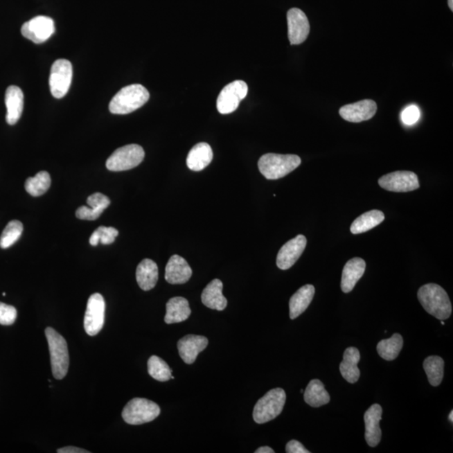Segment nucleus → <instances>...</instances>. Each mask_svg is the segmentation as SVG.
Here are the masks:
<instances>
[{
    "label": "nucleus",
    "mask_w": 453,
    "mask_h": 453,
    "mask_svg": "<svg viewBox=\"0 0 453 453\" xmlns=\"http://www.w3.org/2000/svg\"><path fill=\"white\" fill-rule=\"evenodd\" d=\"M417 296L423 308L436 319L444 321L450 317L451 301L446 291L440 285L431 283L421 286Z\"/></svg>",
    "instance_id": "1"
},
{
    "label": "nucleus",
    "mask_w": 453,
    "mask_h": 453,
    "mask_svg": "<svg viewBox=\"0 0 453 453\" xmlns=\"http://www.w3.org/2000/svg\"><path fill=\"white\" fill-rule=\"evenodd\" d=\"M150 98L148 90L141 85L123 87L109 103V111L114 114H128L141 107Z\"/></svg>",
    "instance_id": "2"
},
{
    "label": "nucleus",
    "mask_w": 453,
    "mask_h": 453,
    "mask_svg": "<svg viewBox=\"0 0 453 453\" xmlns=\"http://www.w3.org/2000/svg\"><path fill=\"white\" fill-rule=\"evenodd\" d=\"M301 158L296 154L268 153L258 162L260 172L268 180H277L287 176L301 165Z\"/></svg>",
    "instance_id": "3"
},
{
    "label": "nucleus",
    "mask_w": 453,
    "mask_h": 453,
    "mask_svg": "<svg viewBox=\"0 0 453 453\" xmlns=\"http://www.w3.org/2000/svg\"><path fill=\"white\" fill-rule=\"evenodd\" d=\"M45 333L49 345L53 376L55 379L62 380L69 368V353L66 341L53 328H46Z\"/></svg>",
    "instance_id": "4"
},
{
    "label": "nucleus",
    "mask_w": 453,
    "mask_h": 453,
    "mask_svg": "<svg viewBox=\"0 0 453 453\" xmlns=\"http://www.w3.org/2000/svg\"><path fill=\"white\" fill-rule=\"evenodd\" d=\"M286 395L283 389L276 388L266 393L254 408L253 418L258 424L267 423L276 419L283 411Z\"/></svg>",
    "instance_id": "5"
},
{
    "label": "nucleus",
    "mask_w": 453,
    "mask_h": 453,
    "mask_svg": "<svg viewBox=\"0 0 453 453\" xmlns=\"http://www.w3.org/2000/svg\"><path fill=\"white\" fill-rule=\"evenodd\" d=\"M160 414V407L154 401L144 398L131 400L122 411L123 419L130 425L150 423L157 419Z\"/></svg>",
    "instance_id": "6"
},
{
    "label": "nucleus",
    "mask_w": 453,
    "mask_h": 453,
    "mask_svg": "<svg viewBox=\"0 0 453 453\" xmlns=\"http://www.w3.org/2000/svg\"><path fill=\"white\" fill-rule=\"evenodd\" d=\"M145 151L141 145H128L115 150L106 162L111 172H123L136 168L144 160Z\"/></svg>",
    "instance_id": "7"
},
{
    "label": "nucleus",
    "mask_w": 453,
    "mask_h": 453,
    "mask_svg": "<svg viewBox=\"0 0 453 453\" xmlns=\"http://www.w3.org/2000/svg\"><path fill=\"white\" fill-rule=\"evenodd\" d=\"M73 80V65L66 59H59L51 66L50 74V89L55 98L66 96Z\"/></svg>",
    "instance_id": "8"
},
{
    "label": "nucleus",
    "mask_w": 453,
    "mask_h": 453,
    "mask_svg": "<svg viewBox=\"0 0 453 453\" xmlns=\"http://www.w3.org/2000/svg\"><path fill=\"white\" fill-rule=\"evenodd\" d=\"M248 85L244 81L236 80L224 87L218 95L217 109L222 114L234 112L243 99L247 96Z\"/></svg>",
    "instance_id": "9"
},
{
    "label": "nucleus",
    "mask_w": 453,
    "mask_h": 453,
    "mask_svg": "<svg viewBox=\"0 0 453 453\" xmlns=\"http://www.w3.org/2000/svg\"><path fill=\"white\" fill-rule=\"evenodd\" d=\"M105 320V301L101 294L94 293L87 301L85 317V329L89 336L101 331Z\"/></svg>",
    "instance_id": "10"
},
{
    "label": "nucleus",
    "mask_w": 453,
    "mask_h": 453,
    "mask_svg": "<svg viewBox=\"0 0 453 453\" xmlns=\"http://www.w3.org/2000/svg\"><path fill=\"white\" fill-rule=\"evenodd\" d=\"M379 185L383 189L395 193L411 192L420 188L416 174L407 170L384 175L380 178Z\"/></svg>",
    "instance_id": "11"
},
{
    "label": "nucleus",
    "mask_w": 453,
    "mask_h": 453,
    "mask_svg": "<svg viewBox=\"0 0 453 453\" xmlns=\"http://www.w3.org/2000/svg\"><path fill=\"white\" fill-rule=\"evenodd\" d=\"M55 33L53 19L39 15L26 22L21 27V34L35 44H41L48 39Z\"/></svg>",
    "instance_id": "12"
},
{
    "label": "nucleus",
    "mask_w": 453,
    "mask_h": 453,
    "mask_svg": "<svg viewBox=\"0 0 453 453\" xmlns=\"http://www.w3.org/2000/svg\"><path fill=\"white\" fill-rule=\"evenodd\" d=\"M288 37L292 45H300L308 39L310 24L307 15L297 8L287 12Z\"/></svg>",
    "instance_id": "13"
},
{
    "label": "nucleus",
    "mask_w": 453,
    "mask_h": 453,
    "mask_svg": "<svg viewBox=\"0 0 453 453\" xmlns=\"http://www.w3.org/2000/svg\"><path fill=\"white\" fill-rule=\"evenodd\" d=\"M307 242V238L300 234L282 246L276 259L278 268L283 270L292 268L304 252Z\"/></svg>",
    "instance_id": "14"
},
{
    "label": "nucleus",
    "mask_w": 453,
    "mask_h": 453,
    "mask_svg": "<svg viewBox=\"0 0 453 453\" xmlns=\"http://www.w3.org/2000/svg\"><path fill=\"white\" fill-rule=\"evenodd\" d=\"M377 112L376 103L371 99H364L359 102L347 105L339 110L341 117L346 121L360 123L369 121Z\"/></svg>",
    "instance_id": "15"
},
{
    "label": "nucleus",
    "mask_w": 453,
    "mask_h": 453,
    "mask_svg": "<svg viewBox=\"0 0 453 453\" xmlns=\"http://www.w3.org/2000/svg\"><path fill=\"white\" fill-rule=\"evenodd\" d=\"M382 407L379 404L371 405L365 412V439L369 447H375L380 443L382 432L380 423L382 419Z\"/></svg>",
    "instance_id": "16"
},
{
    "label": "nucleus",
    "mask_w": 453,
    "mask_h": 453,
    "mask_svg": "<svg viewBox=\"0 0 453 453\" xmlns=\"http://www.w3.org/2000/svg\"><path fill=\"white\" fill-rule=\"evenodd\" d=\"M208 345V339L204 336L189 335L178 341L179 355L186 364H192L198 355Z\"/></svg>",
    "instance_id": "17"
},
{
    "label": "nucleus",
    "mask_w": 453,
    "mask_h": 453,
    "mask_svg": "<svg viewBox=\"0 0 453 453\" xmlns=\"http://www.w3.org/2000/svg\"><path fill=\"white\" fill-rule=\"evenodd\" d=\"M193 276L192 268L188 262L180 256L175 254L170 258L166 266L165 279L170 284H185Z\"/></svg>",
    "instance_id": "18"
},
{
    "label": "nucleus",
    "mask_w": 453,
    "mask_h": 453,
    "mask_svg": "<svg viewBox=\"0 0 453 453\" xmlns=\"http://www.w3.org/2000/svg\"><path fill=\"white\" fill-rule=\"evenodd\" d=\"M87 204L89 206H82L76 211V216L82 220H96L101 216L110 205L109 198L100 193H96L87 197Z\"/></svg>",
    "instance_id": "19"
},
{
    "label": "nucleus",
    "mask_w": 453,
    "mask_h": 453,
    "mask_svg": "<svg viewBox=\"0 0 453 453\" xmlns=\"http://www.w3.org/2000/svg\"><path fill=\"white\" fill-rule=\"evenodd\" d=\"M366 263L361 258H353L345 265L341 274V289L344 293L351 292L357 281L364 276Z\"/></svg>",
    "instance_id": "20"
},
{
    "label": "nucleus",
    "mask_w": 453,
    "mask_h": 453,
    "mask_svg": "<svg viewBox=\"0 0 453 453\" xmlns=\"http://www.w3.org/2000/svg\"><path fill=\"white\" fill-rule=\"evenodd\" d=\"M6 121L14 125L21 118L24 109V94L17 86H10L6 94Z\"/></svg>",
    "instance_id": "21"
},
{
    "label": "nucleus",
    "mask_w": 453,
    "mask_h": 453,
    "mask_svg": "<svg viewBox=\"0 0 453 453\" xmlns=\"http://www.w3.org/2000/svg\"><path fill=\"white\" fill-rule=\"evenodd\" d=\"M222 288L224 285L220 280L211 281L202 293V303L210 309L224 311L228 305V301L222 295Z\"/></svg>",
    "instance_id": "22"
},
{
    "label": "nucleus",
    "mask_w": 453,
    "mask_h": 453,
    "mask_svg": "<svg viewBox=\"0 0 453 453\" xmlns=\"http://www.w3.org/2000/svg\"><path fill=\"white\" fill-rule=\"evenodd\" d=\"M213 158V152L211 146L206 143H198L190 150L186 158V165L193 172H201L212 162Z\"/></svg>",
    "instance_id": "23"
},
{
    "label": "nucleus",
    "mask_w": 453,
    "mask_h": 453,
    "mask_svg": "<svg viewBox=\"0 0 453 453\" xmlns=\"http://www.w3.org/2000/svg\"><path fill=\"white\" fill-rule=\"evenodd\" d=\"M315 295V287L312 285H305L302 286L298 291L294 294L289 302L290 317L294 320L301 316L309 305Z\"/></svg>",
    "instance_id": "24"
},
{
    "label": "nucleus",
    "mask_w": 453,
    "mask_h": 453,
    "mask_svg": "<svg viewBox=\"0 0 453 453\" xmlns=\"http://www.w3.org/2000/svg\"><path fill=\"white\" fill-rule=\"evenodd\" d=\"M192 313L189 302L184 297L177 296L170 299L166 303L165 321L166 324L182 323L188 319Z\"/></svg>",
    "instance_id": "25"
},
{
    "label": "nucleus",
    "mask_w": 453,
    "mask_h": 453,
    "mask_svg": "<svg viewBox=\"0 0 453 453\" xmlns=\"http://www.w3.org/2000/svg\"><path fill=\"white\" fill-rule=\"evenodd\" d=\"M159 278L158 266L150 259L143 260L136 269V281L143 291H150L157 285Z\"/></svg>",
    "instance_id": "26"
},
{
    "label": "nucleus",
    "mask_w": 453,
    "mask_h": 453,
    "mask_svg": "<svg viewBox=\"0 0 453 453\" xmlns=\"http://www.w3.org/2000/svg\"><path fill=\"white\" fill-rule=\"evenodd\" d=\"M360 360V353L356 348H348L344 355V360L340 364V373L348 383L355 384L359 380L360 371L357 364Z\"/></svg>",
    "instance_id": "27"
},
{
    "label": "nucleus",
    "mask_w": 453,
    "mask_h": 453,
    "mask_svg": "<svg viewBox=\"0 0 453 453\" xmlns=\"http://www.w3.org/2000/svg\"><path fill=\"white\" fill-rule=\"evenodd\" d=\"M304 400L310 407L317 408L328 404L331 398L321 381L312 380L305 389Z\"/></svg>",
    "instance_id": "28"
},
{
    "label": "nucleus",
    "mask_w": 453,
    "mask_h": 453,
    "mask_svg": "<svg viewBox=\"0 0 453 453\" xmlns=\"http://www.w3.org/2000/svg\"><path fill=\"white\" fill-rule=\"evenodd\" d=\"M384 220V214L380 210H371L362 214L353 221L350 231L353 234L364 233L375 228Z\"/></svg>",
    "instance_id": "29"
},
{
    "label": "nucleus",
    "mask_w": 453,
    "mask_h": 453,
    "mask_svg": "<svg viewBox=\"0 0 453 453\" xmlns=\"http://www.w3.org/2000/svg\"><path fill=\"white\" fill-rule=\"evenodd\" d=\"M403 344L402 336L395 333L391 339L381 340L377 345V351L383 359L393 361L399 356Z\"/></svg>",
    "instance_id": "30"
},
{
    "label": "nucleus",
    "mask_w": 453,
    "mask_h": 453,
    "mask_svg": "<svg viewBox=\"0 0 453 453\" xmlns=\"http://www.w3.org/2000/svg\"><path fill=\"white\" fill-rule=\"evenodd\" d=\"M429 383L432 387H438L442 383L444 375V360L439 356H430L423 363Z\"/></svg>",
    "instance_id": "31"
},
{
    "label": "nucleus",
    "mask_w": 453,
    "mask_h": 453,
    "mask_svg": "<svg viewBox=\"0 0 453 453\" xmlns=\"http://www.w3.org/2000/svg\"><path fill=\"white\" fill-rule=\"evenodd\" d=\"M51 184L50 174L47 172H39L34 177L27 179L25 188L31 196L39 197L48 190Z\"/></svg>",
    "instance_id": "32"
},
{
    "label": "nucleus",
    "mask_w": 453,
    "mask_h": 453,
    "mask_svg": "<svg viewBox=\"0 0 453 453\" xmlns=\"http://www.w3.org/2000/svg\"><path fill=\"white\" fill-rule=\"evenodd\" d=\"M148 373L153 379L160 381V382H166L170 379L174 380L172 375V369L169 365L166 363L164 360L158 356H151L148 360Z\"/></svg>",
    "instance_id": "33"
},
{
    "label": "nucleus",
    "mask_w": 453,
    "mask_h": 453,
    "mask_svg": "<svg viewBox=\"0 0 453 453\" xmlns=\"http://www.w3.org/2000/svg\"><path fill=\"white\" fill-rule=\"evenodd\" d=\"M24 226L21 222L13 220L9 222L3 229L0 237V247L8 249L19 240L23 233Z\"/></svg>",
    "instance_id": "34"
},
{
    "label": "nucleus",
    "mask_w": 453,
    "mask_h": 453,
    "mask_svg": "<svg viewBox=\"0 0 453 453\" xmlns=\"http://www.w3.org/2000/svg\"><path fill=\"white\" fill-rule=\"evenodd\" d=\"M118 236V230L113 226H100L90 237L89 243L93 246H97L99 243L109 245L114 243Z\"/></svg>",
    "instance_id": "35"
},
{
    "label": "nucleus",
    "mask_w": 453,
    "mask_h": 453,
    "mask_svg": "<svg viewBox=\"0 0 453 453\" xmlns=\"http://www.w3.org/2000/svg\"><path fill=\"white\" fill-rule=\"evenodd\" d=\"M17 319V310L13 305L0 302V324L10 326Z\"/></svg>",
    "instance_id": "36"
},
{
    "label": "nucleus",
    "mask_w": 453,
    "mask_h": 453,
    "mask_svg": "<svg viewBox=\"0 0 453 453\" xmlns=\"http://www.w3.org/2000/svg\"><path fill=\"white\" fill-rule=\"evenodd\" d=\"M420 116V109L416 105L408 106L401 114V121L405 125L411 126L415 125L419 121Z\"/></svg>",
    "instance_id": "37"
},
{
    "label": "nucleus",
    "mask_w": 453,
    "mask_h": 453,
    "mask_svg": "<svg viewBox=\"0 0 453 453\" xmlns=\"http://www.w3.org/2000/svg\"><path fill=\"white\" fill-rule=\"evenodd\" d=\"M285 452L287 453H310L298 441L292 440L286 445Z\"/></svg>",
    "instance_id": "38"
},
{
    "label": "nucleus",
    "mask_w": 453,
    "mask_h": 453,
    "mask_svg": "<svg viewBox=\"0 0 453 453\" xmlns=\"http://www.w3.org/2000/svg\"><path fill=\"white\" fill-rule=\"evenodd\" d=\"M58 453H89V451L85 450V449H82L76 447H66L63 448H60L57 450Z\"/></svg>",
    "instance_id": "39"
},
{
    "label": "nucleus",
    "mask_w": 453,
    "mask_h": 453,
    "mask_svg": "<svg viewBox=\"0 0 453 453\" xmlns=\"http://www.w3.org/2000/svg\"><path fill=\"white\" fill-rule=\"evenodd\" d=\"M275 451L273 450L272 448H270L269 447H261L260 448H258L257 450L256 451V453H274Z\"/></svg>",
    "instance_id": "40"
},
{
    "label": "nucleus",
    "mask_w": 453,
    "mask_h": 453,
    "mask_svg": "<svg viewBox=\"0 0 453 453\" xmlns=\"http://www.w3.org/2000/svg\"><path fill=\"white\" fill-rule=\"evenodd\" d=\"M448 6L450 8L451 10H453V0H448Z\"/></svg>",
    "instance_id": "41"
},
{
    "label": "nucleus",
    "mask_w": 453,
    "mask_h": 453,
    "mask_svg": "<svg viewBox=\"0 0 453 453\" xmlns=\"http://www.w3.org/2000/svg\"><path fill=\"white\" fill-rule=\"evenodd\" d=\"M449 420H451V423H453V411H452L450 415H449Z\"/></svg>",
    "instance_id": "42"
},
{
    "label": "nucleus",
    "mask_w": 453,
    "mask_h": 453,
    "mask_svg": "<svg viewBox=\"0 0 453 453\" xmlns=\"http://www.w3.org/2000/svg\"><path fill=\"white\" fill-rule=\"evenodd\" d=\"M442 323V325H443V326L445 325V323H444L443 321H442V323Z\"/></svg>",
    "instance_id": "43"
}]
</instances>
